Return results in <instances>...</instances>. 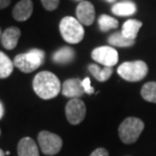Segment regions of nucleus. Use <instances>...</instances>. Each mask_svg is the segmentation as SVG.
I'll use <instances>...</instances> for the list:
<instances>
[{
  "mask_svg": "<svg viewBox=\"0 0 156 156\" xmlns=\"http://www.w3.org/2000/svg\"><path fill=\"white\" fill-rule=\"evenodd\" d=\"M33 87L35 92L43 99H51L56 98L61 91V83L54 73L42 71L34 78Z\"/></svg>",
  "mask_w": 156,
  "mask_h": 156,
  "instance_id": "f257e3e1",
  "label": "nucleus"
},
{
  "mask_svg": "<svg viewBox=\"0 0 156 156\" xmlns=\"http://www.w3.org/2000/svg\"><path fill=\"white\" fill-rule=\"evenodd\" d=\"M45 61V52L40 49H32L27 53L15 56L13 65L24 73L37 70Z\"/></svg>",
  "mask_w": 156,
  "mask_h": 156,
  "instance_id": "f03ea898",
  "label": "nucleus"
},
{
  "mask_svg": "<svg viewBox=\"0 0 156 156\" xmlns=\"http://www.w3.org/2000/svg\"><path fill=\"white\" fill-rule=\"evenodd\" d=\"M144 129V123L138 118L130 117L121 123L119 127V136L125 144H132L137 141Z\"/></svg>",
  "mask_w": 156,
  "mask_h": 156,
  "instance_id": "7ed1b4c3",
  "label": "nucleus"
},
{
  "mask_svg": "<svg viewBox=\"0 0 156 156\" xmlns=\"http://www.w3.org/2000/svg\"><path fill=\"white\" fill-rule=\"evenodd\" d=\"M61 36L67 43L78 44L84 37V29L77 18L65 16L60 23Z\"/></svg>",
  "mask_w": 156,
  "mask_h": 156,
  "instance_id": "20e7f679",
  "label": "nucleus"
},
{
  "mask_svg": "<svg viewBox=\"0 0 156 156\" xmlns=\"http://www.w3.org/2000/svg\"><path fill=\"white\" fill-rule=\"evenodd\" d=\"M148 73V66L144 61L125 62L118 68V74L123 79L136 82L144 79Z\"/></svg>",
  "mask_w": 156,
  "mask_h": 156,
  "instance_id": "39448f33",
  "label": "nucleus"
},
{
  "mask_svg": "<svg viewBox=\"0 0 156 156\" xmlns=\"http://www.w3.org/2000/svg\"><path fill=\"white\" fill-rule=\"evenodd\" d=\"M38 142L41 150L46 155H55L61 150L63 141L61 137L48 131H42L38 136Z\"/></svg>",
  "mask_w": 156,
  "mask_h": 156,
  "instance_id": "423d86ee",
  "label": "nucleus"
},
{
  "mask_svg": "<svg viewBox=\"0 0 156 156\" xmlns=\"http://www.w3.org/2000/svg\"><path fill=\"white\" fill-rule=\"evenodd\" d=\"M65 113L71 125H78L84 120L86 115L85 104L79 98H72L67 102Z\"/></svg>",
  "mask_w": 156,
  "mask_h": 156,
  "instance_id": "0eeeda50",
  "label": "nucleus"
},
{
  "mask_svg": "<svg viewBox=\"0 0 156 156\" xmlns=\"http://www.w3.org/2000/svg\"><path fill=\"white\" fill-rule=\"evenodd\" d=\"M91 57L95 62L105 67H113L118 63L119 55L113 47L102 46L95 48L91 53Z\"/></svg>",
  "mask_w": 156,
  "mask_h": 156,
  "instance_id": "6e6552de",
  "label": "nucleus"
},
{
  "mask_svg": "<svg viewBox=\"0 0 156 156\" xmlns=\"http://www.w3.org/2000/svg\"><path fill=\"white\" fill-rule=\"evenodd\" d=\"M76 16L78 21L84 26H90L95 18V10L92 3L88 1H81L76 8Z\"/></svg>",
  "mask_w": 156,
  "mask_h": 156,
  "instance_id": "1a4fd4ad",
  "label": "nucleus"
},
{
  "mask_svg": "<svg viewBox=\"0 0 156 156\" xmlns=\"http://www.w3.org/2000/svg\"><path fill=\"white\" fill-rule=\"evenodd\" d=\"M62 94L70 98H79L83 95L84 90L82 87V81L78 78H71L64 81L61 86Z\"/></svg>",
  "mask_w": 156,
  "mask_h": 156,
  "instance_id": "9d476101",
  "label": "nucleus"
},
{
  "mask_svg": "<svg viewBox=\"0 0 156 156\" xmlns=\"http://www.w3.org/2000/svg\"><path fill=\"white\" fill-rule=\"evenodd\" d=\"M34 11V4L32 0H20L14 6L12 15L15 20L24 21L29 20Z\"/></svg>",
  "mask_w": 156,
  "mask_h": 156,
  "instance_id": "9b49d317",
  "label": "nucleus"
},
{
  "mask_svg": "<svg viewBox=\"0 0 156 156\" xmlns=\"http://www.w3.org/2000/svg\"><path fill=\"white\" fill-rule=\"evenodd\" d=\"M20 37V30L18 27H11L6 29L1 35L2 46L7 50H12L16 47L18 39Z\"/></svg>",
  "mask_w": 156,
  "mask_h": 156,
  "instance_id": "f8f14e48",
  "label": "nucleus"
},
{
  "mask_svg": "<svg viewBox=\"0 0 156 156\" xmlns=\"http://www.w3.org/2000/svg\"><path fill=\"white\" fill-rule=\"evenodd\" d=\"M18 156H40L39 148L36 142L30 137L23 138L17 146Z\"/></svg>",
  "mask_w": 156,
  "mask_h": 156,
  "instance_id": "ddd939ff",
  "label": "nucleus"
},
{
  "mask_svg": "<svg viewBox=\"0 0 156 156\" xmlns=\"http://www.w3.org/2000/svg\"><path fill=\"white\" fill-rule=\"evenodd\" d=\"M137 7L136 4L129 0H125L116 3L113 7H112V12L115 15L118 16H128V15H132L136 12Z\"/></svg>",
  "mask_w": 156,
  "mask_h": 156,
  "instance_id": "4468645a",
  "label": "nucleus"
},
{
  "mask_svg": "<svg viewBox=\"0 0 156 156\" xmlns=\"http://www.w3.org/2000/svg\"><path fill=\"white\" fill-rule=\"evenodd\" d=\"M75 57V52L70 47H63L56 51L53 55V61L58 64H68L73 61Z\"/></svg>",
  "mask_w": 156,
  "mask_h": 156,
  "instance_id": "2eb2a0df",
  "label": "nucleus"
},
{
  "mask_svg": "<svg viewBox=\"0 0 156 156\" xmlns=\"http://www.w3.org/2000/svg\"><path fill=\"white\" fill-rule=\"evenodd\" d=\"M142 23L136 20H129L123 24V29H122V35L125 38L130 40H135L137 35H138L139 30L141 29Z\"/></svg>",
  "mask_w": 156,
  "mask_h": 156,
  "instance_id": "dca6fc26",
  "label": "nucleus"
},
{
  "mask_svg": "<svg viewBox=\"0 0 156 156\" xmlns=\"http://www.w3.org/2000/svg\"><path fill=\"white\" fill-rule=\"evenodd\" d=\"M89 72L92 74V76L95 78L96 80L101 81V82H105L113 74V69L112 67H104L101 68L96 64H90L88 66Z\"/></svg>",
  "mask_w": 156,
  "mask_h": 156,
  "instance_id": "f3484780",
  "label": "nucleus"
},
{
  "mask_svg": "<svg viewBox=\"0 0 156 156\" xmlns=\"http://www.w3.org/2000/svg\"><path fill=\"white\" fill-rule=\"evenodd\" d=\"M13 62L3 52H0V78H7L13 71Z\"/></svg>",
  "mask_w": 156,
  "mask_h": 156,
  "instance_id": "a211bd4d",
  "label": "nucleus"
},
{
  "mask_svg": "<svg viewBox=\"0 0 156 156\" xmlns=\"http://www.w3.org/2000/svg\"><path fill=\"white\" fill-rule=\"evenodd\" d=\"M108 43L114 47H131L135 44V40L127 39L122 35V33H114L108 37Z\"/></svg>",
  "mask_w": 156,
  "mask_h": 156,
  "instance_id": "6ab92c4d",
  "label": "nucleus"
},
{
  "mask_svg": "<svg viewBox=\"0 0 156 156\" xmlns=\"http://www.w3.org/2000/svg\"><path fill=\"white\" fill-rule=\"evenodd\" d=\"M141 95L146 101L156 104V82L151 81L145 83L141 88Z\"/></svg>",
  "mask_w": 156,
  "mask_h": 156,
  "instance_id": "aec40b11",
  "label": "nucleus"
},
{
  "mask_svg": "<svg viewBox=\"0 0 156 156\" xmlns=\"http://www.w3.org/2000/svg\"><path fill=\"white\" fill-rule=\"evenodd\" d=\"M98 26L101 32H108L110 30L117 29L119 26V21L116 18L108 16L107 14H102L98 18Z\"/></svg>",
  "mask_w": 156,
  "mask_h": 156,
  "instance_id": "412c9836",
  "label": "nucleus"
},
{
  "mask_svg": "<svg viewBox=\"0 0 156 156\" xmlns=\"http://www.w3.org/2000/svg\"><path fill=\"white\" fill-rule=\"evenodd\" d=\"M41 1H42L44 7L49 11L55 10L60 3V0H41Z\"/></svg>",
  "mask_w": 156,
  "mask_h": 156,
  "instance_id": "4be33fe9",
  "label": "nucleus"
},
{
  "mask_svg": "<svg viewBox=\"0 0 156 156\" xmlns=\"http://www.w3.org/2000/svg\"><path fill=\"white\" fill-rule=\"evenodd\" d=\"M82 87H83L84 92L88 93V94H92V93L94 92V89H93V87L91 86V82H90V79L88 77L84 78L82 80Z\"/></svg>",
  "mask_w": 156,
  "mask_h": 156,
  "instance_id": "5701e85b",
  "label": "nucleus"
},
{
  "mask_svg": "<svg viewBox=\"0 0 156 156\" xmlns=\"http://www.w3.org/2000/svg\"><path fill=\"white\" fill-rule=\"evenodd\" d=\"M90 156H108V152L105 148H98L90 154Z\"/></svg>",
  "mask_w": 156,
  "mask_h": 156,
  "instance_id": "b1692460",
  "label": "nucleus"
},
{
  "mask_svg": "<svg viewBox=\"0 0 156 156\" xmlns=\"http://www.w3.org/2000/svg\"><path fill=\"white\" fill-rule=\"evenodd\" d=\"M11 0H0V9H4L10 4Z\"/></svg>",
  "mask_w": 156,
  "mask_h": 156,
  "instance_id": "393cba45",
  "label": "nucleus"
},
{
  "mask_svg": "<svg viewBox=\"0 0 156 156\" xmlns=\"http://www.w3.org/2000/svg\"><path fill=\"white\" fill-rule=\"evenodd\" d=\"M3 115H4V108H3L2 102L0 101V120H1V119H2Z\"/></svg>",
  "mask_w": 156,
  "mask_h": 156,
  "instance_id": "a878e982",
  "label": "nucleus"
},
{
  "mask_svg": "<svg viewBox=\"0 0 156 156\" xmlns=\"http://www.w3.org/2000/svg\"><path fill=\"white\" fill-rule=\"evenodd\" d=\"M0 156H5V153L1 150V149H0Z\"/></svg>",
  "mask_w": 156,
  "mask_h": 156,
  "instance_id": "bb28decb",
  "label": "nucleus"
},
{
  "mask_svg": "<svg viewBox=\"0 0 156 156\" xmlns=\"http://www.w3.org/2000/svg\"><path fill=\"white\" fill-rule=\"evenodd\" d=\"M105 1H108V2H115L116 0H105Z\"/></svg>",
  "mask_w": 156,
  "mask_h": 156,
  "instance_id": "cd10ccee",
  "label": "nucleus"
},
{
  "mask_svg": "<svg viewBox=\"0 0 156 156\" xmlns=\"http://www.w3.org/2000/svg\"><path fill=\"white\" fill-rule=\"evenodd\" d=\"M1 35H2V33H1V29H0V39H1Z\"/></svg>",
  "mask_w": 156,
  "mask_h": 156,
  "instance_id": "c85d7f7f",
  "label": "nucleus"
},
{
  "mask_svg": "<svg viewBox=\"0 0 156 156\" xmlns=\"http://www.w3.org/2000/svg\"><path fill=\"white\" fill-rule=\"evenodd\" d=\"M75 1H80L81 2V1H83V0H75Z\"/></svg>",
  "mask_w": 156,
  "mask_h": 156,
  "instance_id": "c756f323",
  "label": "nucleus"
}]
</instances>
